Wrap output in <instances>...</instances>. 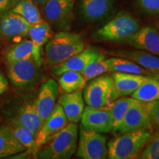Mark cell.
Listing matches in <instances>:
<instances>
[{
    "label": "cell",
    "mask_w": 159,
    "mask_h": 159,
    "mask_svg": "<svg viewBox=\"0 0 159 159\" xmlns=\"http://www.w3.org/2000/svg\"><path fill=\"white\" fill-rule=\"evenodd\" d=\"M103 58H105V55L96 49L91 48L83 49L81 52L71 57L63 63L55 66L52 69V73L56 76H60L63 72L68 71L81 73L90 63Z\"/></svg>",
    "instance_id": "cell-11"
},
{
    "label": "cell",
    "mask_w": 159,
    "mask_h": 159,
    "mask_svg": "<svg viewBox=\"0 0 159 159\" xmlns=\"http://www.w3.org/2000/svg\"><path fill=\"white\" fill-rule=\"evenodd\" d=\"M34 48L31 40H23L21 42L11 47L5 55L7 62L19 61L30 56H33Z\"/></svg>",
    "instance_id": "cell-29"
},
{
    "label": "cell",
    "mask_w": 159,
    "mask_h": 159,
    "mask_svg": "<svg viewBox=\"0 0 159 159\" xmlns=\"http://www.w3.org/2000/svg\"><path fill=\"white\" fill-rule=\"evenodd\" d=\"M16 0H0V13L9 11L14 5Z\"/></svg>",
    "instance_id": "cell-34"
},
{
    "label": "cell",
    "mask_w": 159,
    "mask_h": 159,
    "mask_svg": "<svg viewBox=\"0 0 159 159\" xmlns=\"http://www.w3.org/2000/svg\"><path fill=\"white\" fill-rule=\"evenodd\" d=\"M152 136L151 128L122 133L108 144V158L130 159L136 158Z\"/></svg>",
    "instance_id": "cell-3"
},
{
    "label": "cell",
    "mask_w": 159,
    "mask_h": 159,
    "mask_svg": "<svg viewBox=\"0 0 159 159\" xmlns=\"http://www.w3.org/2000/svg\"><path fill=\"white\" fill-rule=\"evenodd\" d=\"M58 94V85L55 80L48 79L41 85L34 105L43 122L54 109Z\"/></svg>",
    "instance_id": "cell-14"
},
{
    "label": "cell",
    "mask_w": 159,
    "mask_h": 159,
    "mask_svg": "<svg viewBox=\"0 0 159 159\" xmlns=\"http://www.w3.org/2000/svg\"><path fill=\"white\" fill-rule=\"evenodd\" d=\"M11 11L24 18L30 25H35L43 21L38 6L33 0H19Z\"/></svg>",
    "instance_id": "cell-23"
},
{
    "label": "cell",
    "mask_w": 159,
    "mask_h": 159,
    "mask_svg": "<svg viewBox=\"0 0 159 159\" xmlns=\"http://www.w3.org/2000/svg\"><path fill=\"white\" fill-rule=\"evenodd\" d=\"M139 28L140 24L138 20L127 12L122 11L95 32L94 37L101 41H120L128 39Z\"/></svg>",
    "instance_id": "cell-5"
},
{
    "label": "cell",
    "mask_w": 159,
    "mask_h": 159,
    "mask_svg": "<svg viewBox=\"0 0 159 159\" xmlns=\"http://www.w3.org/2000/svg\"><path fill=\"white\" fill-rule=\"evenodd\" d=\"M47 22L61 31H69L73 19V2L69 0H48L42 7Z\"/></svg>",
    "instance_id": "cell-8"
},
{
    "label": "cell",
    "mask_w": 159,
    "mask_h": 159,
    "mask_svg": "<svg viewBox=\"0 0 159 159\" xmlns=\"http://www.w3.org/2000/svg\"><path fill=\"white\" fill-rule=\"evenodd\" d=\"M7 127L10 133L16 139V140L18 141L23 147H25L26 150L28 149L33 152L35 136V134L33 131L25 127L20 126L19 125L13 124V123L7 125Z\"/></svg>",
    "instance_id": "cell-28"
},
{
    "label": "cell",
    "mask_w": 159,
    "mask_h": 159,
    "mask_svg": "<svg viewBox=\"0 0 159 159\" xmlns=\"http://www.w3.org/2000/svg\"><path fill=\"white\" fill-rule=\"evenodd\" d=\"M30 25L17 13L7 11L0 16V35L6 39L28 35Z\"/></svg>",
    "instance_id": "cell-12"
},
{
    "label": "cell",
    "mask_w": 159,
    "mask_h": 159,
    "mask_svg": "<svg viewBox=\"0 0 159 159\" xmlns=\"http://www.w3.org/2000/svg\"><path fill=\"white\" fill-rule=\"evenodd\" d=\"M119 97L112 76L102 75L90 80L85 86L83 97L91 108L111 107Z\"/></svg>",
    "instance_id": "cell-4"
},
{
    "label": "cell",
    "mask_w": 159,
    "mask_h": 159,
    "mask_svg": "<svg viewBox=\"0 0 159 159\" xmlns=\"http://www.w3.org/2000/svg\"><path fill=\"white\" fill-rule=\"evenodd\" d=\"M114 4L115 0H81V14L89 22L102 21L111 14Z\"/></svg>",
    "instance_id": "cell-16"
},
{
    "label": "cell",
    "mask_w": 159,
    "mask_h": 159,
    "mask_svg": "<svg viewBox=\"0 0 159 159\" xmlns=\"http://www.w3.org/2000/svg\"><path fill=\"white\" fill-rule=\"evenodd\" d=\"M78 142V127L69 122L55 134L37 152L41 159H69L76 152Z\"/></svg>",
    "instance_id": "cell-1"
},
{
    "label": "cell",
    "mask_w": 159,
    "mask_h": 159,
    "mask_svg": "<svg viewBox=\"0 0 159 159\" xmlns=\"http://www.w3.org/2000/svg\"><path fill=\"white\" fill-rule=\"evenodd\" d=\"M144 147L139 158L159 159V132L152 134Z\"/></svg>",
    "instance_id": "cell-31"
},
{
    "label": "cell",
    "mask_w": 159,
    "mask_h": 159,
    "mask_svg": "<svg viewBox=\"0 0 159 159\" xmlns=\"http://www.w3.org/2000/svg\"><path fill=\"white\" fill-rule=\"evenodd\" d=\"M26 150L12 136L7 125L0 127V158L11 156Z\"/></svg>",
    "instance_id": "cell-24"
},
{
    "label": "cell",
    "mask_w": 159,
    "mask_h": 159,
    "mask_svg": "<svg viewBox=\"0 0 159 159\" xmlns=\"http://www.w3.org/2000/svg\"><path fill=\"white\" fill-rule=\"evenodd\" d=\"M138 3L147 13L159 15V0H138Z\"/></svg>",
    "instance_id": "cell-32"
},
{
    "label": "cell",
    "mask_w": 159,
    "mask_h": 159,
    "mask_svg": "<svg viewBox=\"0 0 159 159\" xmlns=\"http://www.w3.org/2000/svg\"><path fill=\"white\" fill-rule=\"evenodd\" d=\"M150 76L143 75L114 71L112 75L117 92L119 96L131 95Z\"/></svg>",
    "instance_id": "cell-19"
},
{
    "label": "cell",
    "mask_w": 159,
    "mask_h": 159,
    "mask_svg": "<svg viewBox=\"0 0 159 159\" xmlns=\"http://www.w3.org/2000/svg\"><path fill=\"white\" fill-rule=\"evenodd\" d=\"M59 77L60 86L66 93H71L82 89L86 82L83 75L78 71H65Z\"/></svg>",
    "instance_id": "cell-27"
},
{
    "label": "cell",
    "mask_w": 159,
    "mask_h": 159,
    "mask_svg": "<svg viewBox=\"0 0 159 159\" xmlns=\"http://www.w3.org/2000/svg\"><path fill=\"white\" fill-rule=\"evenodd\" d=\"M28 35L33 42V48H34L33 57L38 63L41 65L42 59H41V52L43 46L53 37L52 27L48 22L45 21L35 25H30L29 27Z\"/></svg>",
    "instance_id": "cell-18"
},
{
    "label": "cell",
    "mask_w": 159,
    "mask_h": 159,
    "mask_svg": "<svg viewBox=\"0 0 159 159\" xmlns=\"http://www.w3.org/2000/svg\"><path fill=\"white\" fill-rule=\"evenodd\" d=\"M11 123L28 128L36 134L42 125L43 120L38 114L34 103H27L12 119Z\"/></svg>",
    "instance_id": "cell-20"
},
{
    "label": "cell",
    "mask_w": 159,
    "mask_h": 159,
    "mask_svg": "<svg viewBox=\"0 0 159 159\" xmlns=\"http://www.w3.org/2000/svg\"><path fill=\"white\" fill-rule=\"evenodd\" d=\"M57 103L62 107L69 122L77 124L80 121L85 109L82 89L71 93H63Z\"/></svg>",
    "instance_id": "cell-15"
},
{
    "label": "cell",
    "mask_w": 159,
    "mask_h": 159,
    "mask_svg": "<svg viewBox=\"0 0 159 159\" xmlns=\"http://www.w3.org/2000/svg\"><path fill=\"white\" fill-rule=\"evenodd\" d=\"M77 156L84 159H104L108 156L107 139L102 134L80 127Z\"/></svg>",
    "instance_id": "cell-7"
},
{
    "label": "cell",
    "mask_w": 159,
    "mask_h": 159,
    "mask_svg": "<svg viewBox=\"0 0 159 159\" xmlns=\"http://www.w3.org/2000/svg\"><path fill=\"white\" fill-rule=\"evenodd\" d=\"M81 124L85 129L104 134L113 131V119L110 107L84 109L81 117Z\"/></svg>",
    "instance_id": "cell-10"
},
{
    "label": "cell",
    "mask_w": 159,
    "mask_h": 159,
    "mask_svg": "<svg viewBox=\"0 0 159 159\" xmlns=\"http://www.w3.org/2000/svg\"><path fill=\"white\" fill-rule=\"evenodd\" d=\"M127 40L129 44L135 48L159 56V32L156 28L143 27Z\"/></svg>",
    "instance_id": "cell-17"
},
{
    "label": "cell",
    "mask_w": 159,
    "mask_h": 159,
    "mask_svg": "<svg viewBox=\"0 0 159 159\" xmlns=\"http://www.w3.org/2000/svg\"><path fill=\"white\" fill-rule=\"evenodd\" d=\"M107 61L110 65L111 71H119V72L130 73V74L148 75V76L158 75L127 58L112 57V58L107 59Z\"/></svg>",
    "instance_id": "cell-25"
},
{
    "label": "cell",
    "mask_w": 159,
    "mask_h": 159,
    "mask_svg": "<svg viewBox=\"0 0 159 159\" xmlns=\"http://www.w3.org/2000/svg\"><path fill=\"white\" fill-rule=\"evenodd\" d=\"M69 1H70V2H73V1H74V0H69Z\"/></svg>",
    "instance_id": "cell-37"
},
{
    "label": "cell",
    "mask_w": 159,
    "mask_h": 159,
    "mask_svg": "<svg viewBox=\"0 0 159 159\" xmlns=\"http://www.w3.org/2000/svg\"><path fill=\"white\" fill-rule=\"evenodd\" d=\"M8 88V81L5 75L0 73V96L3 94Z\"/></svg>",
    "instance_id": "cell-35"
},
{
    "label": "cell",
    "mask_w": 159,
    "mask_h": 159,
    "mask_svg": "<svg viewBox=\"0 0 159 159\" xmlns=\"http://www.w3.org/2000/svg\"><path fill=\"white\" fill-rule=\"evenodd\" d=\"M131 96L143 102L159 100V75L150 76Z\"/></svg>",
    "instance_id": "cell-22"
},
{
    "label": "cell",
    "mask_w": 159,
    "mask_h": 159,
    "mask_svg": "<svg viewBox=\"0 0 159 159\" xmlns=\"http://www.w3.org/2000/svg\"><path fill=\"white\" fill-rule=\"evenodd\" d=\"M109 71H111L110 65L107 60L103 58L97 60L89 63L82 71L81 74L83 75L85 80L87 81Z\"/></svg>",
    "instance_id": "cell-30"
},
{
    "label": "cell",
    "mask_w": 159,
    "mask_h": 159,
    "mask_svg": "<svg viewBox=\"0 0 159 159\" xmlns=\"http://www.w3.org/2000/svg\"><path fill=\"white\" fill-rule=\"evenodd\" d=\"M8 77L13 85L19 89L29 88L39 79L41 71L33 56L19 61L7 62Z\"/></svg>",
    "instance_id": "cell-6"
},
{
    "label": "cell",
    "mask_w": 159,
    "mask_h": 159,
    "mask_svg": "<svg viewBox=\"0 0 159 159\" xmlns=\"http://www.w3.org/2000/svg\"><path fill=\"white\" fill-rule=\"evenodd\" d=\"M84 47V42L80 35L68 31H61L46 43V61L49 65L55 66L81 52Z\"/></svg>",
    "instance_id": "cell-2"
},
{
    "label": "cell",
    "mask_w": 159,
    "mask_h": 159,
    "mask_svg": "<svg viewBox=\"0 0 159 159\" xmlns=\"http://www.w3.org/2000/svg\"><path fill=\"white\" fill-rule=\"evenodd\" d=\"M48 0H33V2L38 7H42L44 4L47 2Z\"/></svg>",
    "instance_id": "cell-36"
},
{
    "label": "cell",
    "mask_w": 159,
    "mask_h": 159,
    "mask_svg": "<svg viewBox=\"0 0 159 159\" xmlns=\"http://www.w3.org/2000/svg\"><path fill=\"white\" fill-rule=\"evenodd\" d=\"M139 100L133 98H121L117 99L110 107L111 116L113 119V131L116 132L120 126L123 119L128 112L129 108L133 106Z\"/></svg>",
    "instance_id": "cell-26"
},
{
    "label": "cell",
    "mask_w": 159,
    "mask_h": 159,
    "mask_svg": "<svg viewBox=\"0 0 159 159\" xmlns=\"http://www.w3.org/2000/svg\"><path fill=\"white\" fill-rule=\"evenodd\" d=\"M68 122L62 107L57 103L50 114L44 119L41 128L35 134V144L33 150L34 155L36 156L41 147L55 134L64 128L68 124Z\"/></svg>",
    "instance_id": "cell-9"
},
{
    "label": "cell",
    "mask_w": 159,
    "mask_h": 159,
    "mask_svg": "<svg viewBox=\"0 0 159 159\" xmlns=\"http://www.w3.org/2000/svg\"><path fill=\"white\" fill-rule=\"evenodd\" d=\"M116 55L130 60L145 69L159 75V57L156 55L144 50H122L118 52Z\"/></svg>",
    "instance_id": "cell-21"
},
{
    "label": "cell",
    "mask_w": 159,
    "mask_h": 159,
    "mask_svg": "<svg viewBox=\"0 0 159 159\" xmlns=\"http://www.w3.org/2000/svg\"><path fill=\"white\" fill-rule=\"evenodd\" d=\"M144 105L151 120L156 122L159 129V100L144 102Z\"/></svg>",
    "instance_id": "cell-33"
},
{
    "label": "cell",
    "mask_w": 159,
    "mask_h": 159,
    "mask_svg": "<svg viewBox=\"0 0 159 159\" xmlns=\"http://www.w3.org/2000/svg\"><path fill=\"white\" fill-rule=\"evenodd\" d=\"M151 121L144 102L138 101L129 108L117 131L122 134L139 129L151 128Z\"/></svg>",
    "instance_id": "cell-13"
}]
</instances>
